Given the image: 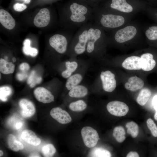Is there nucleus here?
I'll return each instance as SVG.
<instances>
[{
  "label": "nucleus",
  "mask_w": 157,
  "mask_h": 157,
  "mask_svg": "<svg viewBox=\"0 0 157 157\" xmlns=\"http://www.w3.org/2000/svg\"><path fill=\"white\" fill-rule=\"evenodd\" d=\"M88 22L81 26L72 38L73 51L76 54L83 53L86 49L88 41Z\"/></svg>",
  "instance_id": "39448f33"
},
{
  "label": "nucleus",
  "mask_w": 157,
  "mask_h": 157,
  "mask_svg": "<svg viewBox=\"0 0 157 157\" xmlns=\"http://www.w3.org/2000/svg\"><path fill=\"white\" fill-rule=\"evenodd\" d=\"M12 93L11 88L8 86H4L0 88V98L3 101L7 100V97L10 95Z\"/></svg>",
  "instance_id": "2f4dec72"
},
{
  "label": "nucleus",
  "mask_w": 157,
  "mask_h": 157,
  "mask_svg": "<svg viewBox=\"0 0 157 157\" xmlns=\"http://www.w3.org/2000/svg\"><path fill=\"white\" fill-rule=\"evenodd\" d=\"M103 89L105 91L111 92L116 87V82L115 75L110 71L107 70L102 72L100 74Z\"/></svg>",
  "instance_id": "1a4fd4ad"
},
{
  "label": "nucleus",
  "mask_w": 157,
  "mask_h": 157,
  "mask_svg": "<svg viewBox=\"0 0 157 157\" xmlns=\"http://www.w3.org/2000/svg\"><path fill=\"white\" fill-rule=\"evenodd\" d=\"M19 68L20 70L25 72L29 69L30 66L28 63H23L19 65Z\"/></svg>",
  "instance_id": "4c0bfd02"
},
{
  "label": "nucleus",
  "mask_w": 157,
  "mask_h": 157,
  "mask_svg": "<svg viewBox=\"0 0 157 157\" xmlns=\"http://www.w3.org/2000/svg\"><path fill=\"white\" fill-rule=\"evenodd\" d=\"M81 133L86 147L92 148L96 145L99 140V135L96 130L91 127L85 126L82 129Z\"/></svg>",
  "instance_id": "0eeeda50"
},
{
  "label": "nucleus",
  "mask_w": 157,
  "mask_h": 157,
  "mask_svg": "<svg viewBox=\"0 0 157 157\" xmlns=\"http://www.w3.org/2000/svg\"><path fill=\"white\" fill-rule=\"evenodd\" d=\"M56 151L54 146L51 144H48L44 146L42 149V152L44 157H52Z\"/></svg>",
  "instance_id": "7c9ffc66"
},
{
  "label": "nucleus",
  "mask_w": 157,
  "mask_h": 157,
  "mask_svg": "<svg viewBox=\"0 0 157 157\" xmlns=\"http://www.w3.org/2000/svg\"><path fill=\"white\" fill-rule=\"evenodd\" d=\"M29 157H40V156L38 153H31L29 156Z\"/></svg>",
  "instance_id": "c03bdc74"
},
{
  "label": "nucleus",
  "mask_w": 157,
  "mask_h": 157,
  "mask_svg": "<svg viewBox=\"0 0 157 157\" xmlns=\"http://www.w3.org/2000/svg\"><path fill=\"white\" fill-rule=\"evenodd\" d=\"M22 140L28 144L34 146L39 145L41 142L40 139L31 130L26 129L22 132Z\"/></svg>",
  "instance_id": "f3484780"
},
{
  "label": "nucleus",
  "mask_w": 157,
  "mask_h": 157,
  "mask_svg": "<svg viewBox=\"0 0 157 157\" xmlns=\"http://www.w3.org/2000/svg\"><path fill=\"white\" fill-rule=\"evenodd\" d=\"M153 104L155 109L157 111V95H155L153 98Z\"/></svg>",
  "instance_id": "79ce46f5"
},
{
  "label": "nucleus",
  "mask_w": 157,
  "mask_h": 157,
  "mask_svg": "<svg viewBox=\"0 0 157 157\" xmlns=\"http://www.w3.org/2000/svg\"></svg>",
  "instance_id": "3c124183"
},
{
  "label": "nucleus",
  "mask_w": 157,
  "mask_h": 157,
  "mask_svg": "<svg viewBox=\"0 0 157 157\" xmlns=\"http://www.w3.org/2000/svg\"><path fill=\"white\" fill-rule=\"evenodd\" d=\"M151 94V92L149 89L147 88L142 89L137 98V102L141 106L144 105L149 100Z\"/></svg>",
  "instance_id": "b1692460"
},
{
  "label": "nucleus",
  "mask_w": 157,
  "mask_h": 157,
  "mask_svg": "<svg viewBox=\"0 0 157 157\" xmlns=\"http://www.w3.org/2000/svg\"><path fill=\"white\" fill-rule=\"evenodd\" d=\"M42 80V78L41 77H35V76L32 82L30 84V87L31 88L34 87L36 84L40 83Z\"/></svg>",
  "instance_id": "c9c22d12"
},
{
  "label": "nucleus",
  "mask_w": 157,
  "mask_h": 157,
  "mask_svg": "<svg viewBox=\"0 0 157 157\" xmlns=\"http://www.w3.org/2000/svg\"><path fill=\"white\" fill-rule=\"evenodd\" d=\"M12 60H13V62H16V59L15 57L13 58H12Z\"/></svg>",
  "instance_id": "09e8293b"
},
{
  "label": "nucleus",
  "mask_w": 157,
  "mask_h": 157,
  "mask_svg": "<svg viewBox=\"0 0 157 157\" xmlns=\"http://www.w3.org/2000/svg\"><path fill=\"white\" fill-rule=\"evenodd\" d=\"M20 0V1H23V0Z\"/></svg>",
  "instance_id": "8fccbe9b"
},
{
  "label": "nucleus",
  "mask_w": 157,
  "mask_h": 157,
  "mask_svg": "<svg viewBox=\"0 0 157 157\" xmlns=\"http://www.w3.org/2000/svg\"><path fill=\"white\" fill-rule=\"evenodd\" d=\"M87 107V104L83 100H78L71 103L69 105V108L75 112L82 111Z\"/></svg>",
  "instance_id": "c756f323"
},
{
  "label": "nucleus",
  "mask_w": 157,
  "mask_h": 157,
  "mask_svg": "<svg viewBox=\"0 0 157 157\" xmlns=\"http://www.w3.org/2000/svg\"><path fill=\"white\" fill-rule=\"evenodd\" d=\"M88 93V90L86 87L82 85H77L70 90L68 94L71 97L81 98L86 96Z\"/></svg>",
  "instance_id": "aec40b11"
},
{
  "label": "nucleus",
  "mask_w": 157,
  "mask_h": 157,
  "mask_svg": "<svg viewBox=\"0 0 157 157\" xmlns=\"http://www.w3.org/2000/svg\"><path fill=\"white\" fill-rule=\"evenodd\" d=\"M89 156L90 157H110L111 155L107 150L102 148L95 147L91 150Z\"/></svg>",
  "instance_id": "bb28decb"
},
{
  "label": "nucleus",
  "mask_w": 157,
  "mask_h": 157,
  "mask_svg": "<svg viewBox=\"0 0 157 157\" xmlns=\"http://www.w3.org/2000/svg\"><path fill=\"white\" fill-rule=\"evenodd\" d=\"M122 66L124 68L128 70H140L142 69L141 58L135 55L128 57L123 62Z\"/></svg>",
  "instance_id": "ddd939ff"
},
{
  "label": "nucleus",
  "mask_w": 157,
  "mask_h": 157,
  "mask_svg": "<svg viewBox=\"0 0 157 157\" xmlns=\"http://www.w3.org/2000/svg\"><path fill=\"white\" fill-rule=\"evenodd\" d=\"M3 154V151L2 150H0V157H1L2 156Z\"/></svg>",
  "instance_id": "de8ad7c7"
},
{
  "label": "nucleus",
  "mask_w": 157,
  "mask_h": 157,
  "mask_svg": "<svg viewBox=\"0 0 157 157\" xmlns=\"http://www.w3.org/2000/svg\"><path fill=\"white\" fill-rule=\"evenodd\" d=\"M7 143L9 147L12 151H17L22 150L24 147L23 144L17 141L15 137L12 134H9L7 138Z\"/></svg>",
  "instance_id": "412c9836"
},
{
  "label": "nucleus",
  "mask_w": 157,
  "mask_h": 157,
  "mask_svg": "<svg viewBox=\"0 0 157 157\" xmlns=\"http://www.w3.org/2000/svg\"><path fill=\"white\" fill-rule=\"evenodd\" d=\"M19 105L21 109V114L23 117H29L35 113V108L34 104L31 101L23 99L19 101Z\"/></svg>",
  "instance_id": "4468645a"
},
{
  "label": "nucleus",
  "mask_w": 157,
  "mask_h": 157,
  "mask_svg": "<svg viewBox=\"0 0 157 157\" xmlns=\"http://www.w3.org/2000/svg\"><path fill=\"white\" fill-rule=\"evenodd\" d=\"M108 40L118 44H124L141 40L144 38L142 26L135 21L110 31Z\"/></svg>",
  "instance_id": "7ed1b4c3"
},
{
  "label": "nucleus",
  "mask_w": 157,
  "mask_h": 157,
  "mask_svg": "<svg viewBox=\"0 0 157 157\" xmlns=\"http://www.w3.org/2000/svg\"><path fill=\"white\" fill-rule=\"evenodd\" d=\"M93 18L92 8L75 0L70 1L63 8L61 21L67 30L72 31L93 20Z\"/></svg>",
  "instance_id": "f257e3e1"
},
{
  "label": "nucleus",
  "mask_w": 157,
  "mask_h": 157,
  "mask_svg": "<svg viewBox=\"0 0 157 157\" xmlns=\"http://www.w3.org/2000/svg\"><path fill=\"white\" fill-rule=\"evenodd\" d=\"M51 16L49 10L47 8H43L39 11L33 19L35 26L38 28L47 26L49 24Z\"/></svg>",
  "instance_id": "9d476101"
},
{
  "label": "nucleus",
  "mask_w": 157,
  "mask_h": 157,
  "mask_svg": "<svg viewBox=\"0 0 157 157\" xmlns=\"http://www.w3.org/2000/svg\"><path fill=\"white\" fill-rule=\"evenodd\" d=\"M35 71L34 70L32 71L28 79L27 82L28 84H30L31 83L35 76Z\"/></svg>",
  "instance_id": "58836bf2"
},
{
  "label": "nucleus",
  "mask_w": 157,
  "mask_h": 157,
  "mask_svg": "<svg viewBox=\"0 0 157 157\" xmlns=\"http://www.w3.org/2000/svg\"><path fill=\"white\" fill-rule=\"evenodd\" d=\"M138 154L136 152L130 151L127 155L126 157H139Z\"/></svg>",
  "instance_id": "ea45409f"
},
{
  "label": "nucleus",
  "mask_w": 157,
  "mask_h": 157,
  "mask_svg": "<svg viewBox=\"0 0 157 157\" xmlns=\"http://www.w3.org/2000/svg\"><path fill=\"white\" fill-rule=\"evenodd\" d=\"M26 74H24L18 73L17 74L18 79L20 81H22L27 76Z\"/></svg>",
  "instance_id": "a19ab883"
},
{
  "label": "nucleus",
  "mask_w": 157,
  "mask_h": 157,
  "mask_svg": "<svg viewBox=\"0 0 157 157\" xmlns=\"http://www.w3.org/2000/svg\"><path fill=\"white\" fill-rule=\"evenodd\" d=\"M104 8L110 11L134 16L142 11L134 7L126 0H111V2Z\"/></svg>",
  "instance_id": "20e7f679"
},
{
  "label": "nucleus",
  "mask_w": 157,
  "mask_h": 157,
  "mask_svg": "<svg viewBox=\"0 0 157 157\" xmlns=\"http://www.w3.org/2000/svg\"><path fill=\"white\" fill-rule=\"evenodd\" d=\"M82 3L88 5L93 8L97 6L96 2L98 0H75Z\"/></svg>",
  "instance_id": "f704fd0d"
},
{
  "label": "nucleus",
  "mask_w": 157,
  "mask_h": 157,
  "mask_svg": "<svg viewBox=\"0 0 157 157\" xmlns=\"http://www.w3.org/2000/svg\"><path fill=\"white\" fill-rule=\"evenodd\" d=\"M31 0H23V1L24 3L25 4H29L31 2Z\"/></svg>",
  "instance_id": "a18cd8bd"
},
{
  "label": "nucleus",
  "mask_w": 157,
  "mask_h": 157,
  "mask_svg": "<svg viewBox=\"0 0 157 157\" xmlns=\"http://www.w3.org/2000/svg\"><path fill=\"white\" fill-rule=\"evenodd\" d=\"M65 66L66 69L62 73L61 75L64 78H67L76 70L78 64L75 61L70 62L68 61L65 62Z\"/></svg>",
  "instance_id": "a878e982"
},
{
  "label": "nucleus",
  "mask_w": 157,
  "mask_h": 157,
  "mask_svg": "<svg viewBox=\"0 0 157 157\" xmlns=\"http://www.w3.org/2000/svg\"><path fill=\"white\" fill-rule=\"evenodd\" d=\"M154 118L157 121V111H156L154 115Z\"/></svg>",
  "instance_id": "49530a36"
},
{
  "label": "nucleus",
  "mask_w": 157,
  "mask_h": 157,
  "mask_svg": "<svg viewBox=\"0 0 157 157\" xmlns=\"http://www.w3.org/2000/svg\"><path fill=\"white\" fill-rule=\"evenodd\" d=\"M144 37L149 41H157V25L142 26Z\"/></svg>",
  "instance_id": "6ab92c4d"
},
{
  "label": "nucleus",
  "mask_w": 157,
  "mask_h": 157,
  "mask_svg": "<svg viewBox=\"0 0 157 157\" xmlns=\"http://www.w3.org/2000/svg\"><path fill=\"white\" fill-rule=\"evenodd\" d=\"M127 129V133L130 134L133 138H135L138 135L139 131V128L138 125L133 121L127 123L126 125Z\"/></svg>",
  "instance_id": "c85d7f7f"
},
{
  "label": "nucleus",
  "mask_w": 157,
  "mask_h": 157,
  "mask_svg": "<svg viewBox=\"0 0 157 157\" xmlns=\"http://www.w3.org/2000/svg\"><path fill=\"white\" fill-rule=\"evenodd\" d=\"M31 41L28 39H25L24 41V46L22 50L24 53L26 55H30L32 57H35L38 53L37 49L31 47Z\"/></svg>",
  "instance_id": "393cba45"
},
{
  "label": "nucleus",
  "mask_w": 157,
  "mask_h": 157,
  "mask_svg": "<svg viewBox=\"0 0 157 157\" xmlns=\"http://www.w3.org/2000/svg\"><path fill=\"white\" fill-rule=\"evenodd\" d=\"M93 8L94 22L105 31L110 32L122 27L132 20L134 17L97 6Z\"/></svg>",
  "instance_id": "f03ea898"
},
{
  "label": "nucleus",
  "mask_w": 157,
  "mask_h": 157,
  "mask_svg": "<svg viewBox=\"0 0 157 157\" xmlns=\"http://www.w3.org/2000/svg\"><path fill=\"white\" fill-rule=\"evenodd\" d=\"M72 31L64 34L56 33L51 36L49 40L50 45L58 53L62 54L67 51L68 40L73 37Z\"/></svg>",
  "instance_id": "423d86ee"
},
{
  "label": "nucleus",
  "mask_w": 157,
  "mask_h": 157,
  "mask_svg": "<svg viewBox=\"0 0 157 157\" xmlns=\"http://www.w3.org/2000/svg\"><path fill=\"white\" fill-rule=\"evenodd\" d=\"M143 81L136 76L130 77L124 85L125 88L131 91H135L141 89L144 85Z\"/></svg>",
  "instance_id": "a211bd4d"
},
{
  "label": "nucleus",
  "mask_w": 157,
  "mask_h": 157,
  "mask_svg": "<svg viewBox=\"0 0 157 157\" xmlns=\"http://www.w3.org/2000/svg\"><path fill=\"white\" fill-rule=\"evenodd\" d=\"M22 125V124L21 122L17 123L15 125V128L17 129H20Z\"/></svg>",
  "instance_id": "37998d69"
},
{
  "label": "nucleus",
  "mask_w": 157,
  "mask_h": 157,
  "mask_svg": "<svg viewBox=\"0 0 157 157\" xmlns=\"http://www.w3.org/2000/svg\"><path fill=\"white\" fill-rule=\"evenodd\" d=\"M13 8L16 11L22 12L27 8V6L24 3H16L13 5Z\"/></svg>",
  "instance_id": "72a5a7b5"
},
{
  "label": "nucleus",
  "mask_w": 157,
  "mask_h": 157,
  "mask_svg": "<svg viewBox=\"0 0 157 157\" xmlns=\"http://www.w3.org/2000/svg\"><path fill=\"white\" fill-rule=\"evenodd\" d=\"M15 66L12 63L8 62L4 59H0V71L4 74L13 73L15 70Z\"/></svg>",
  "instance_id": "4be33fe9"
},
{
  "label": "nucleus",
  "mask_w": 157,
  "mask_h": 157,
  "mask_svg": "<svg viewBox=\"0 0 157 157\" xmlns=\"http://www.w3.org/2000/svg\"><path fill=\"white\" fill-rule=\"evenodd\" d=\"M141 60L142 69L146 71L152 70L155 67L156 62L153 59L152 54L149 53H144L140 56Z\"/></svg>",
  "instance_id": "dca6fc26"
},
{
  "label": "nucleus",
  "mask_w": 157,
  "mask_h": 157,
  "mask_svg": "<svg viewBox=\"0 0 157 157\" xmlns=\"http://www.w3.org/2000/svg\"><path fill=\"white\" fill-rule=\"evenodd\" d=\"M0 23L4 27L9 30L13 29L16 25L15 20L11 14L2 9L0 10Z\"/></svg>",
  "instance_id": "2eb2a0df"
},
{
  "label": "nucleus",
  "mask_w": 157,
  "mask_h": 157,
  "mask_svg": "<svg viewBox=\"0 0 157 157\" xmlns=\"http://www.w3.org/2000/svg\"><path fill=\"white\" fill-rule=\"evenodd\" d=\"M125 131L124 128L121 126H116L113 130V135L119 142H123L126 138Z\"/></svg>",
  "instance_id": "cd10ccee"
},
{
  "label": "nucleus",
  "mask_w": 157,
  "mask_h": 157,
  "mask_svg": "<svg viewBox=\"0 0 157 157\" xmlns=\"http://www.w3.org/2000/svg\"><path fill=\"white\" fill-rule=\"evenodd\" d=\"M147 124L152 135L154 137H157V126L152 119L150 118L148 119Z\"/></svg>",
  "instance_id": "473e14b6"
},
{
  "label": "nucleus",
  "mask_w": 157,
  "mask_h": 157,
  "mask_svg": "<svg viewBox=\"0 0 157 157\" xmlns=\"http://www.w3.org/2000/svg\"><path fill=\"white\" fill-rule=\"evenodd\" d=\"M82 79V76L79 74L70 76L67 80L65 86L68 90H70L79 83Z\"/></svg>",
  "instance_id": "5701e85b"
},
{
  "label": "nucleus",
  "mask_w": 157,
  "mask_h": 157,
  "mask_svg": "<svg viewBox=\"0 0 157 157\" xmlns=\"http://www.w3.org/2000/svg\"><path fill=\"white\" fill-rule=\"evenodd\" d=\"M50 115L52 117L61 124L69 123L72 120L70 116L66 111L59 107L53 108L50 112Z\"/></svg>",
  "instance_id": "f8f14e48"
},
{
  "label": "nucleus",
  "mask_w": 157,
  "mask_h": 157,
  "mask_svg": "<svg viewBox=\"0 0 157 157\" xmlns=\"http://www.w3.org/2000/svg\"><path fill=\"white\" fill-rule=\"evenodd\" d=\"M147 15L157 21V12L154 13L147 9L145 10Z\"/></svg>",
  "instance_id": "e433bc0d"
},
{
  "label": "nucleus",
  "mask_w": 157,
  "mask_h": 157,
  "mask_svg": "<svg viewBox=\"0 0 157 157\" xmlns=\"http://www.w3.org/2000/svg\"><path fill=\"white\" fill-rule=\"evenodd\" d=\"M106 108L110 114L118 117L125 116L129 110V107L126 104L117 101L109 102L107 104Z\"/></svg>",
  "instance_id": "6e6552de"
},
{
  "label": "nucleus",
  "mask_w": 157,
  "mask_h": 157,
  "mask_svg": "<svg viewBox=\"0 0 157 157\" xmlns=\"http://www.w3.org/2000/svg\"><path fill=\"white\" fill-rule=\"evenodd\" d=\"M34 95L39 101L43 103H49L54 101V97L48 90L43 87H38L33 91Z\"/></svg>",
  "instance_id": "9b49d317"
}]
</instances>
